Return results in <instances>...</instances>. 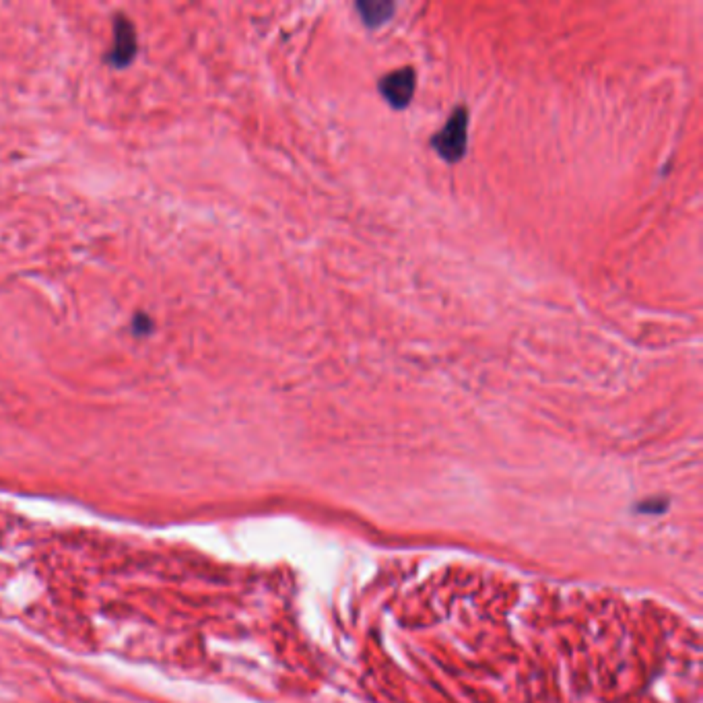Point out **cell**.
I'll return each mask as SVG.
<instances>
[{
  "instance_id": "1",
  "label": "cell",
  "mask_w": 703,
  "mask_h": 703,
  "mask_svg": "<svg viewBox=\"0 0 703 703\" xmlns=\"http://www.w3.org/2000/svg\"><path fill=\"white\" fill-rule=\"evenodd\" d=\"M466 130H468V112L466 108L460 106L452 112L446 126L440 132H435L431 139V147L444 161L456 163L466 153V145H468Z\"/></svg>"
},
{
  "instance_id": "2",
  "label": "cell",
  "mask_w": 703,
  "mask_h": 703,
  "mask_svg": "<svg viewBox=\"0 0 703 703\" xmlns=\"http://www.w3.org/2000/svg\"><path fill=\"white\" fill-rule=\"evenodd\" d=\"M415 87H417V79H415V71L411 69V66L392 71L386 77H382V81H380V93L384 95L386 102L396 110H403L411 104V99L415 95Z\"/></svg>"
},
{
  "instance_id": "3",
  "label": "cell",
  "mask_w": 703,
  "mask_h": 703,
  "mask_svg": "<svg viewBox=\"0 0 703 703\" xmlns=\"http://www.w3.org/2000/svg\"><path fill=\"white\" fill-rule=\"evenodd\" d=\"M135 56H137V33H135V27H132V23L124 15H116V19H114V42H112L108 60L114 66H118V69H124V66H128Z\"/></svg>"
},
{
  "instance_id": "4",
  "label": "cell",
  "mask_w": 703,
  "mask_h": 703,
  "mask_svg": "<svg viewBox=\"0 0 703 703\" xmlns=\"http://www.w3.org/2000/svg\"><path fill=\"white\" fill-rule=\"evenodd\" d=\"M357 11L361 13V19L370 25V27H378L384 21L390 19L394 7L390 3H359Z\"/></svg>"
},
{
  "instance_id": "5",
  "label": "cell",
  "mask_w": 703,
  "mask_h": 703,
  "mask_svg": "<svg viewBox=\"0 0 703 703\" xmlns=\"http://www.w3.org/2000/svg\"><path fill=\"white\" fill-rule=\"evenodd\" d=\"M151 326H153V322L145 314H137L135 320H132V328H135L132 332L135 334H147V332H151Z\"/></svg>"
}]
</instances>
